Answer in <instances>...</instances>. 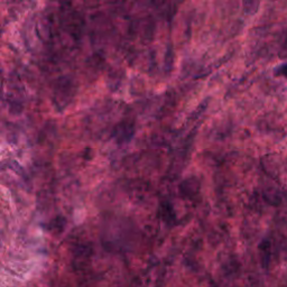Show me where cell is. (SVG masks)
Instances as JSON below:
<instances>
[{
	"label": "cell",
	"mask_w": 287,
	"mask_h": 287,
	"mask_svg": "<svg viewBox=\"0 0 287 287\" xmlns=\"http://www.w3.org/2000/svg\"><path fill=\"white\" fill-rule=\"evenodd\" d=\"M243 7H245V10L248 14H254L257 10L256 0H243Z\"/></svg>",
	"instance_id": "obj_1"
},
{
	"label": "cell",
	"mask_w": 287,
	"mask_h": 287,
	"mask_svg": "<svg viewBox=\"0 0 287 287\" xmlns=\"http://www.w3.org/2000/svg\"><path fill=\"white\" fill-rule=\"evenodd\" d=\"M282 74L287 78V64L282 67Z\"/></svg>",
	"instance_id": "obj_2"
}]
</instances>
